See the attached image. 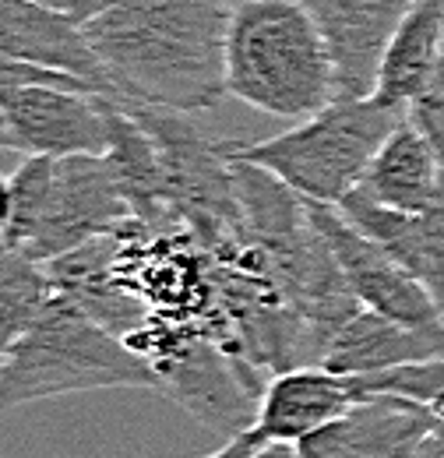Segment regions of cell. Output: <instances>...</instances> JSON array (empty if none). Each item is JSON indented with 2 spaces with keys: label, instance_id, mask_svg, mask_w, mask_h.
I'll use <instances>...</instances> for the list:
<instances>
[{
  "label": "cell",
  "instance_id": "obj_1",
  "mask_svg": "<svg viewBox=\"0 0 444 458\" xmlns=\"http://www.w3.org/2000/svg\"><path fill=\"white\" fill-rule=\"evenodd\" d=\"M233 0H120L85 21L113 99L180 114L216 110L226 89Z\"/></svg>",
  "mask_w": 444,
  "mask_h": 458
},
{
  "label": "cell",
  "instance_id": "obj_2",
  "mask_svg": "<svg viewBox=\"0 0 444 458\" xmlns=\"http://www.w3.org/2000/svg\"><path fill=\"white\" fill-rule=\"evenodd\" d=\"M226 89L282 120H307L335 103L332 54L303 0H233Z\"/></svg>",
  "mask_w": 444,
  "mask_h": 458
},
{
  "label": "cell",
  "instance_id": "obj_3",
  "mask_svg": "<svg viewBox=\"0 0 444 458\" xmlns=\"http://www.w3.org/2000/svg\"><path fill=\"white\" fill-rule=\"evenodd\" d=\"M103 388L159 392V370L124 335L110 332L67 293L54 289L36 321L0 363V412Z\"/></svg>",
  "mask_w": 444,
  "mask_h": 458
},
{
  "label": "cell",
  "instance_id": "obj_4",
  "mask_svg": "<svg viewBox=\"0 0 444 458\" xmlns=\"http://www.w3.org/2000/svg\"><path fill=\"white\" fill-rule=\"evenodd\" d=\"M406 110L378 106L367 99H335L325 110L300 120L265 141H222L233 159L258 163L286 180L307 201L338 205L360 187L381 141L395 131Z\"/></svg>",
  "mask_w": 444,
  "mask_h": 458
},
{
  "label": "cell",
  "instance_id": "obj_5",
  "mask_svg": "<svg viewBox=\"0 0 444 458\" xmlns=\"http://www.w3.org/2000/svg\"><path fill=\"white\" fill-rule=\"evenodd\" d=\"M127 343L159 370V392L219 437L254 430L265 388L251 385L254 363L233 356L205 332L176 321H149Z\"/></svg>",
  "mask_w": 444,
  "mask_h": 458
},
{
  "label": "cell",
  "instance_id": "obj_6",
  "mask_svg": "<svg viewBox=\"0 0 444 458\" xmlns=\"http://www.w3.org/2000/svg\"><path fill=\"white\" fill-rule=\"evenodd\" d=\"M127 219H134V212L107 156H64L54 159L43 208L14 250L47 265L96 236L116 233Z\"/></svg>",
  "mask_w": 444,
  "mask_h": 458
},
{
  "label": "cell",
  "instance_id": "obj_7",
  "mask_svg": "<svg viewBox=\"0 0 444 458\" xmlns=\"http://www.w3.org/2000/svg\"><path fill=\"white\" fill-rule=\"evenodd\" d=\"M307 216H311L314 229L325 236L353 296L367 310H378L409 328L444 332V314L434 303V296L406 265H398L378 240L363 236L335 205H325V201H307Z\"/></svg>",
  "mask_w": 444,
  "mask_h": 458
},
{
  "label": "cell",
  "instance_id": "obj_8",
  "mask_svg": "<svg viewBox=\"0 0 444 458\" xmlns=\"http://www.w3.org/2000/svg\"><path fill=\"white\" fill-rule=\"evenodd\" d=\"M11 148L25 156H107L110 116L99 92L60 85H21L0 99Z\"/></svg>",
  "mask_w": 444,
  "mask_h": 458
},
{
  "label": "cell",
  "instance_id": "obj_9",
  "mask_svg": "<svg viewBox=\"0 0 444 458\" xmlns=\"http://www.w3.org/2000/svg\"><path fill=\"white\" fill-rule=\"evenodd\" d=\"M329 43L335 99H367L398 21L416 0H303Z\"/></svg>",
  "mask_w": 444,
  "mask_h": 458
},
{
  "label": "cell",
  "instance_id": "obj_10",
  "mask_svg": "<svg viewBox=\"0 0 444 458\" xmlns=\"http://www.w3.org/2000/svg\"><path fill=\"white\" fill-rule=\"evenodd\" d=\"M0 50L14 60L67 71L89 81L99 96H113L110 74L67 7L43 0H0Z\"/></svg>",
  "mask_w": 444,
  "mask_h": 458
},
{
  "label": "cell",
  "instance_id": "obj_11",
  "mask_svg": "<svg viewBox=\"0 0 444 458\" xmlns=\"http://www.w3.org/2000/svg\"><path fill=\"white\" fill-rule=\"evenodd\" d=\"M434 430L423 405L398 395H363L338 420L300 441L303 458H409Z\"/></svg>",
  "mask_w": 444,
  "mask_h": 458
},
{
  "label": "cell",
  "instance_id": "obj_12",
  "mask_svg": "<svg viewBox=\"0 0 444 458\" xmlns=\"http://www.w3.org/2000/svg\"><path fill=\"white\" fill-rule=\"evenodd\" d=\"M335 208L363 236L378 240L398 265H406L444 314V194L423 212H398L356 187Z\"/></svg>",
  "mask_w": 444,
  "mask_h": 458
},
{
  "label": "cell",
  "instance_id": "obj_13",
  "mask_svg": "<svg viewBox=\"0 0 444 458\" xmlns=\"http://www.w3.org/2000/svg\"><path fill=\"white\" fill-rule=\"evenodd\" d=\"M360 399L353 377L335 374L321 363L289 367L272 374L258 402L254 430L269 441H303L307 434L321 430L338 420L353 402Z\"/></svg>",
  "mask_w": 444,
  "mask_h": 458
},
{
  "label": "cell",
  "instance_id": "obj_14",
  "mask_svg": "<svg viewBox=\"0 0 444 458\" xmlns=\"http://www.w3.org/2000/svg\"><path fill=\"white\" fill-rule=\"evenodd\" d=\"M360 187L398 212H423L444 194V163L427 134L402 116L374 152Z\"/></svg>",
  "mask_w": 444,
  "mask_h": 458
},
{
  "label": "cell",
  "instance_id": "obj_15",
  "mask_svg": "<svg viewBox=\"0 0 444 458\" xmlns=\"http://www.w3.org/2000/svg\"><path fill=\"white\" fill-rule=\"evenodd\" d=\"M434 356H444V332L409 328L378 310L360 307L335 332L321 367L346 374V377H360V374H378L398 363H416V360H434Z\"/></svg>",
  "mask_w": 444,
  "mask_h": 458
},
{
  "label": "cell",
  "instance_id": "obj_16",
  "mask_svg": "<svg viewBox=\"0 0 444 458\" xmlns=\"http://www.w3.org/2000/svg\"><path fill=\"white\" fill-rule=\"evenodd\" d=\"M444 54V0H416L398 21L378 67L371 99L388 110H409V103L431 85Z\"/></svg>",
  "mask_w": 444,
  "mask_h": 458
},
{
  "label": "cell",
  "instance_id": "obj_17",
  "mask_svg": "<svg viewBox=\"0 0 444 458\" xmlns=\"http://www.w3.org/2000/svg\"><path fill=\"white\" fill-rule=\"evenodd\" d=\"M50 293H54V279L47 265L25 258L7 243L0 247V363L25 335V328L36 321Z\"/></svg>",
  "mask_w": 444,
  "mask_h": 458
},
{
  "label": "cell",
  "instance_id": "obj_18",
  "mask_svg": "<svg viewBox=\"0 0 444 458\" xmlns=\"http://www.w3.org/2000/svg\"><path fill=\"white\" fill-rule=\"evenodd\" d=\"M406 116L427 134V141L434 145V152L441 156V163H444V54H441L438 71H434V78H431V85L409 103Z\"/></svg>",
  "mask_w": 444,
  "mask_h": 458
},
{
  "label": "cell",
  "instance_id": "obj_19",
  "mask_svg": "<svg viewBox=\"0 0 444 458\" xmlns=\"http://www.w3.org/2000/svg\"><path fill=\"white\" fill-rule=\"evenodd\" d=\"M261 441H265V437H261L258 430H243V434H236V437H226V445L205 458H251V452H254Z\"/></svg>",
  "mask_w": 444,
  "mask_h": 458
},
{
  "label": "cell",
  "instance_id": "obj_20",
  "mask_svg": "<svg viewBox=\"0 0 444 458\" xmlns=\"http://www.w3.org/2000/svg\"><path fill=\"white\" fill-rule=\"evenodd\" d=\"M251 458H303V452H300V445L296 441H261L254 452H251Z\"/></svg>",
  "mask_w": 444,
  "mask_h": 458
},
{
  "label": "cell",
  "instance_id": "obj_21",
  "mask_svg": "<svg viewBox=\"0 0 444 458\" xmlns=\"http://www.w3.org/2000/svg\"><path fill=\"white\" fill-rule=\"evenodd\" d=\"M113 4H120V0H64V7L78 18V21H89V18H96L99 11H107Z\"/></svg>",
  "mask_w": 444,
  "mask_h": 458
},
{
  "label": "cell",
  "instance_id": "obj_22",
  "mask_svg": "<svg viewBox=\"0 0 444 458\" xmlns=\"http://www.w3.org/2000/svg\"><path fill=\"white\" fill-rule=\"evenodd\" d=\"M409 458H444V437L438 434V430H431L420 445H416V452Z\"/></svg>",
  "mask_w": 444,
  "mask_h": 458
},
{
  "label": "cell",
  "instance_id": "obj_23",
  "mask_svg": "<svg viewBox=\"0 0 444 458\" xmlns=\"http://www.w3.org/2000/svg\"><path fill=\"white\" fill-rule=\"evenodd\" d=\"M11 219V176H0V236Z\"/></svg>",
  "mask_w": 444,
  "mask_h": 458
},
{
  "label": "cell",
  "instance_id": "obj_24",
  "mask_svg": "<svg viewBox=\"0 0 444 458\" xmlns=\"http://www.w3.org/2000/svg\"><path fill=\"white\" fill-rule=\"evenodd\" d=\"M0 148H11V131L4 123V116H0Z\"/></svg>",
  "mask_w": 444,
  "mask_h": 458
},
{
  "label": "cell",
  "instance_id": "obj_25",
  "mask_svg": "<svg viewBox=\"0 0 444 458\" xmlns=\"http://www.w3.org/2000/svg\"><path fill=\"white\" fill-rule=\"evenodd\" d=\"M43 4H60V7H64V0H43Z\"/></svg>",
  "mask_w": 444,
  "mask_h": 458
},
{
  "label": "cell",
  "instance_id": "obj_26",
  "mask_svg": "<svg viewBox=\"0 0 444 458\" xmlns=\"http://www.w3.org/2000/svg\"><path fill=\"white\" fill-rule=\"evenodd\" d=\"M434 430H438V434H441V437H444V427H434Z\"/></svg>",
  "mask_w": 444,
  "mask_h": 458
},
{
  "label": "cell",
  "instance_id": "obj_27",
  "mask_svg": "<svg viewBox=\"0 0 444 458\" xmlns=\"http://www.w3.org/2000/svg\"><path fill=\"white\" fill-rule=\"evenodd\" d=\"M0 247H4V240H0Z\"/></svg>",
  "mask_w": 444,
  "mask_h": 458
}]
</instances>
